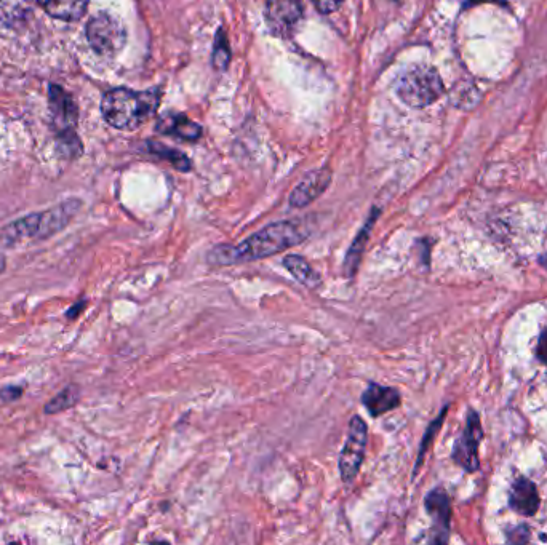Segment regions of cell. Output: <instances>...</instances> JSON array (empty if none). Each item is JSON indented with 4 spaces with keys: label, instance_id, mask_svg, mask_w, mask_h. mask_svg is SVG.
<instances>
[{
    "label": "cell",
    "instance_id": "25",
    "mask_svg": "<svg viewBox=\"0 0 547 545\" xmlns=\"http://www.w3.org/2000/svg\"><path fill=\"white\" fill-rule=\"evenodd\" d=\"M536 355H538L541 362L547 365V328H544L543 333H541L538 347H536Z\"/></svg>",
    "mask_w": 547,
    "mask_h": 545
},
{
    "label": "cell",
    "instance_id": "18",
    "mask_svg": "<svg viewBox=\"0 0 547 545\" xmlns=\"http://www.w3.org/2000/svg\"><path fill=\"white\" fill-rule=\"evenodd\" d=\"M36 4V0H0V23L7 26L23 23Z\"/></svg>",
    "mask_w": 547,
    "mask_h": 545
},
{
    "label": "cell",
    "instance_id": "14",
    "mask_svg": "<svg viewBox=\"0 0 547 545\" xmlns=\"http://www.w3.org/2000/svg\"><path fill=\"white\" fill-rule=\"evenodd\" d=\"M509 504H511L512 510L517 512V514L524 515V517H532V515L536 514L538 506H540V498H538L536 486L528 478H519L512 485Z\"/></svg>",
    "mask_w": 547,
    "mask_h": 545
},
{
    "label": "cell",
    "instance_id": "20",
    "mask_svg": "<svg viewBox=\"0 0 547 545\" xmlns=\"http://www.w3.org/2000/svg\"><path fill=\"white\" fill-rule=\"evenodd\" d=\"M149 151L154 156L159 157V159L167 160L168 164H172L180 172H189L191 170V160L184 156L183 152L176 151V149L168 148V146L159 143L149 144Z\"/></svg>",
    "mask_w": 547,
    "mask_h": 545
},
{
    "label": "cell",
    "instance_id": "17",
    "mask_svg": "<svg viewBox=\"0 0 547 545\" xmlns=\"http://www.w3.org/2000/svg\"><path fill=\"white\" fill-rule=\"evenodd\" d=\"M285 269H287L290 274L295 277V280L304 285V287L309 288V290H314V288L319 287L322 283L320 279L319 272L308 263V259L303 258L300 255H287L282 261Z\"/></svg>",
    "mask_w": 547,
    "mask_h": 545
},
{
    "label": "cell",
    "instance_id": "22",
    "mask_svg": "<svg viewBox=\"0 0 547 545\" xmlns=\"http://www.w3.org/2000/svg\"><path fill=\"white\" fill-rule=\"evenodd\" d=\"M445 411L447 410H444V413L440 414L439 419H437L436 422H432L428 432L424 435L423 442H421L420 453H418V462H416V472L420 469L421 462H423L424 454H426V450H428L429 443H431L432 438L436 437L437 429H439L440 424L444 421Z\"/></svg>",
    "mask_w": 547,
    "mask_h": 545
},
{
    "label": "cell",
    "instance_id": "21",
    "mask_svg": "<svg viewBox=\"0 0 547 545\" xmlns=\"http://www.w3.org/2000/svg\"><path fill=\"white\" fill-rule=\"evenodd\" d=\"M213 66L218 71H226L229 63H231V47H229L228 36L223 28L218 29L215 37V44H213Z\"/></svg>",
    "mask_w": 547,
    "mask_h": 545
},
{
    "label": "cell",
    "instance_id": "10",
    "mask_svg": "<svg viewBox=\"0 0 547 545\" xmlns=\"http://www.w3.org/2000/svg\"><path fill=\"white\" fill-rule=\"evenodd\" d=\"M360 400L364 403L370 416L381 418L383 414L399 408L400 403H402V395L394 387L381 386L376 382H370Z\"/></svg>",
    "mask_w": 547,
    "mask_h": 545
},
{
    "label": "cell",
    "instance_id": "15",
    "mask_svg": "<svg viewBox=\"0 0 547 545\" xmlns=\"http://www.w3.org/2000/svg\"><path fill=\"white\" fill-rule=\"evenodd\" d=\"M157 130L184 141H197L202 136V127L183 114H165L164 117H160Z\"/></svg>",
    "mask_w": 547,
    "mask_h": 545
},
{
    "label": "cell",
    "instance_id": "16",
    "mask_svg": "<svg viewBox=\"0 0 547 545\" xmlns=\"http://www.w3.org/2000/svg\"><path fill=\"white\" fill-rule=\"evenodd\" d=\"M47 15L56 20L76 21L84 16L88 0H36Z\"/></svg>",
    "mask_w": 547,
    "mask_h": 545
},
{
    "label": "cell",
    "instance_id": "4",
    "mask_svg": "<svg viewBox=\"0 0 547 545\" xmlns=\"http://www.w3.org/2000/svg\"><path fill=\"white\" fill-rule=\"evenodd\" d=\"M444 93L442 77L432 66H415L397 82V95L410 108L431 106Z\"/></svg>",
    "mask_w": 547,
    "mask_h": 545
},
{
    "label": "cell",
    "instance_id": "6",
    "mask_svg": "<svg viewBox=\"0 0 547 545\" xmlns=\"http://www.w3.org/2000/svg\"><path fill=\"white\" fill-rule=\"evenodd\" d=\"M368 427L367 422L360 416H354L349 421L348 437L344 443L340 454V474L341 480L346 485L354 482L359 475L360 467L365 459L367 451Z\"/></svg>",
    "mask_w": 547,
    "mask_h": 545
},
{
    "label": "cell",
    "instance_id": "11",
    "mask_svg": "<svg viewBox=\"0 0 547 545\" xmlns=\"http://www.w3.org/2000/svg\"><path fill=\"white\" fill-rule=\"evenodd\" d=\"M426 510L434 520V531H436V538L432 539L434 542L448 541V531H450V517H452V509H450V498H448L447 491L442 488H436L426 496Z\"/></svg>",
    "mask_w": 547,
    "mask_h": 545
},
{
    "label": "cell",
    "instance_id": "12",
    "mask_svg": "<svg viewBox=\"0 0 547 545\" xmlns=\"http://www.w3.org/2000/svg\"><path fill=\"white\" fill-rule=\"evenodd\" d=\"M380 213V208H373L370 211L364 227L360 229L359 234L356 235V239L351 243V247H349L348 253H346V258H344L343 271L346 279H354L356 277L360 263H362V258H364L368 240H370V234H372L376 221L380 218Z\"/></svg>",
    "mask_w": 547,
    "mask_h": 545
},
{
    "label": "cell",
    "instance_id": "2",
    "mask_svg": "<svg viewBox=\"0 0 547 545\" xmlns=\"http://www.w3.org/2000/svg\"><path fill=\"white\" fill-rule=\"evenodd\" d=\"M159 90L133 92L128 88H114L101 101L106 122L117 130H136L154 117L160 104Z\"/></svg>",
    "mask_w": 547,
    "mask_h": 545
},
{
    "label": "cell",
    "instance_id": "1",
    "mask_svg": "<svg viewBox=\"0 0 547 545\" xmlns=\"http://www.w3.org/2000/svg\"><path fill=\"white\" fill-rule=\"evenodd\" d=\"M309 234V227L300 219L277 221L237 245H216L208 253L207 263L212 266H236L271 258L300 245L308 239Z\"/></svg>",
    "mask_w": 547,
    "mask_h": 545
},
{
    "label": "cell",
    "instance_id": "5",
    "mask_svg": "<svg viewBox=\"0 0 547 545\" xmlns=\"http://www.w3.org/2000/svg\"><path fill=\"white\" fill-rule=\"evenodd\" d=\"M88 44L101 56H114L124 48L127 34L120 21L108 13H98L87 24Z\"/></svg>",
    "mask_w": 547,
    "mask_h": 545
},
{
    "label": "cell",
    "instance_id": "13",
    "mask_svg": "<svg viewBox=\"0 0 547 545\" xmlns=\"http://www.w3.org/2000/svg\"><path fill=\"white\" fill-rule=\"evenodd\" d=\"M48 98H50V106H52L53 116H55L56 127L60 128V132L63 133V138L66 133H72L74 127L77 124V109L74 101L71 100V96L64 92L63 88L52 85L50 92H48Z\"/></svg>",
    "mask_w": 547,
    "mask_h": 545
},
{
    "label": "cell",
    "instance_id": "19",
    "mask_svg": "<svg viewBox=\"0 0 547 545\" xmlns=\"http://www.w3.org/2000/svg\"><path fill=\"white\" fill-rule=\"evenodd\" d=\"M80 400V389L76 384H69L64 387L60 394L53 397L50 402L45 405V414H58L69 410L72 406H76Z\"/></svg>",
    "mask_w": 547,
    "mask_h": 545
},
{
    "label": "cell",
    "instance_id": "3",
    "mask_svg": "<svg viewBox=\"0 0 547 545\" xmlns=\"http://www.w3.org/2000/svg\"><path fill=\"white\" fill-rule=\"evenodd\" d=\"M79 207V200H68V202L56 205L50 210L16 219L12 224L4 227V231L0 234V240L7 247H15L16 243L24 242V240L50 239L71 223V219L76 216Z\"/></svg>",
    "mask_w": 547,
    "mask_h": 545
},
{
    "label": "cell",
    "instance_id": "23",
    "mask_svg": "<svg viewBox=\"0 0 547 545\" xmlns=\"http://www.w3.org/2000/svg\"><path fill=\"white\" fill-rule=\"evenodd\" d=\"M24 386H7L0 389V400L2 402H15L18 398L23 397Z\"/></svg>",
    "mask_w": 547,
    "mask_h": 545
},
{
    "label": "cell",
    "instance_id": "27",
    "mask_svg": "<svg viewBox=\"0 0 547 545\" xmlns=\"http://www.w3.org/2000/svg\"><path fill=\"white\" fill-rule=\"evenodd\" d=\"M5 269H7V259L0 253V274H4Z\"/></svg>",
    "mask_w": 547,
    "mask_h": 545
},
{
    "label": "cell",
    "instance_id": "26",
    "mask_svg": "<svg viewBox=\"0 0 547 545\" xmlns=\"http://www.w3.org/2000/svg\"><path fill=\"white\" fill-rule=\"evenodd\" d=\"M509 539H511V542H519V544H522V542H527L528 528H525V526H520L517 530L512 531Z\"/></svg>",
    "mask_w": 547,
    "mask_h": 545
},
{
    "label": "cell",
    "instance_id": "9",
    "mask_svg": "<svg viewBox=\"0 0 547 545\" xmlns=\"http://www.w3.org/2000/svg\"><path fill=\"white\" fill-rule=\"evenodd\" d=\"M330 184H332V170L330 168H319V170L308 173L300 181V184L293 189L292 194H290V199H288L290 207H308V205H311L314 200L319 199L320 195L327 191Z\"/></svg>",
    "mask_w": 547,
    "mask_h": 545
},
{
    "label": "cell",
    "instance_id": "8",
    "mask_svg": "<svg viewBox=\"0 0 547 545\" xmlns=\"http://www.w3.org/2000/svg\"><path fill=\"white\" fill-rule=\"evenodd\" d=\"M482 438H484V432L480 426L479 414L471 411L468 426L464 429L463 435L458 438L453 450V461L468 472H476L479 469V443Z\"/></svg>",
    "mask_w": 547,
    "mask_h": 545
},
{
    "label": "cell",
    "instance_id": "28",
    "mask_svg": "<svg viewBox=\"0 0 547 545\" xmlns=\"http://www.w3.org/2000/svg\"><path fill=\"white\" fill-rule=\"evenodd\" d=\"M392 2H394V4H402L404 0H392Z\"/></svg>",
    "mask_w": 547,
    "mask_h": 545
},
{
    "label": "cell",
    "instance_id": "24",
    "mask_svg": "<svg viewBox=\"0 0 547 545\" xmlns=\"http://www.w3.org/2000/svg\"><path fill=\"white\" fill-rule=\"evenodd\" d=\"M312 2H314L320 13L330 15L343 5L344 0H312Z\"/></svg>",
    "mask_w": 547,
    "mask_h": 545
},
{
    "label": "cell",
    "instance_id": "7",
    "mask_svg": "<svg viewBox=\"0 0 547 545\" xmlns=\"http://www.w3.org/2000/svg\"><path fill=\"white\" fill-rule=\"evenodd\" d=\"M303 13L301 0H268L264 8L269 29L279 37L292 36L303 20Z\"/></svg>",
    "mask_w": 547,
    "mask_h": 545
}]
</instances>
